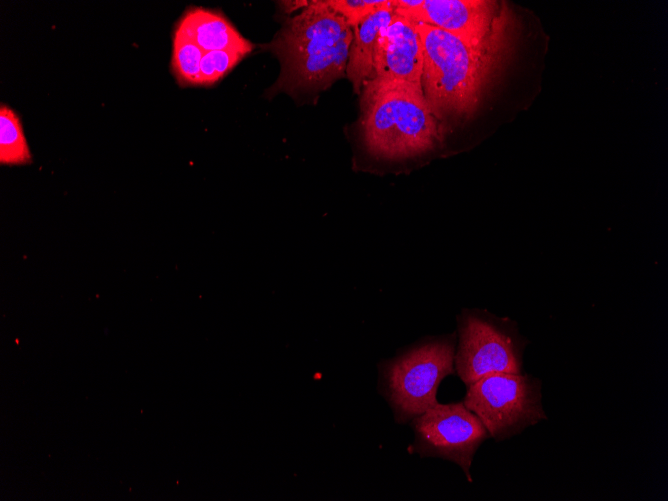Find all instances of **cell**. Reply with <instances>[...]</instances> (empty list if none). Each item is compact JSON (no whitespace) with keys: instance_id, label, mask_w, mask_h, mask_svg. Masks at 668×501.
<instances>
[{"instance_id":"obj_1","label":"cell","mask_w":668,"mask_h":501,"mask_svg":"<svg viewBox=\"0 0 668 501\" xmlns=\"http://www.w3.org/2000/svg\"><path fill=\"white\" fill-rule=\"evenodd\" d=\"M414 23L422 44V89L432 112L438 119L445 115L470 117L509 53L511 14L480 42Z\"/></svg>"},{"instance_id":"obj_2","label":"cell","mask_w":668,"mask_h":501,"mask_svg":"<svg viewBox=\"0 0 668 501\" xmlns=\"http://www.w3.org/2000/svg\"><path fill=\"white\" fill-rule=\"evenodd\" d=\"M353 30L326 0L309 1L289 18L272 42L285 92L321 91L346 75Z\"/></svg>"},{"instance_id":"obj_3","label":"cell","mask_w":668,"mask_h":501,"mask_svg":"<svg viewBox=\"0 0 668 501\" xmlns=\"http://www.w3.org/2000/svg\"><path fill=\"white\" fill-rule=\"evenodd\" d=\"M361 91L364 141L374 156L411 157L432 149L441 141V124L422 88L372 78L363 84Z\"/></svg>"},{"instance_id":"obj_4","label":"cell","mask_w":668,"mask_h":501,"mask_svg":"<svg viewBox=\"0 0 668 501\" xmlns=\"http://www.w3.org/2000/svg\"><path fill=\"white\" fill-rule=\"evenodd\" d=\"M454 334L430 338L379 365L378 391L395 423L408 424L434 406L441 381L455 374Z\"/></svg>"},{"instance_id":"obj_5","label":"cell","mask_w":668,"mask_h":501,"mask_svg":"<svg viewBox=\"0 0 668 501\" xmlns=\"http://www.w3.org/2000/svg\"><path fill=\"white\" fill-rule=\"evenodd\" d=\"M463 403L496 442L519 435L547 419L542 404V381L524 373L485 376L467 386Z\"/></svg>"},{"instance_id":"obj_6","label":"cell","mask_w":668,"mask_h":501,"mask_svg":"<svg viewBox=\"0 0 668 501\" xmlns=\"http://www.w3.org/2000/svg\"><path fill=\"white\" fill-rule=\"evenodd\" d=\"M525 345L513 322L464 310L458 317L455 373L466 387L491 374H521Z\"/></svg>"},{"instance_id":"obj_7","label":"cell","mask_w":668,"mask_h":501,"mask_svg":"<svg viewBox=\"0 0 668 501\" xmlns=\"http://www.w3.org/2000/svg\"><path fill=\"white\" fill-rule=\"evenodd\" d=\"M408 424L414 435L407 448L409 454L455 463L467 481L473 482L471 466L474 456L490 435L463 401L446 404L438 402Z\"/></svg>"},{"instance_id":"obj_8","label":"cell","mask_w":668,"mask_h":501,"mask_svg":"<svg viewBox=\"0 0 668 501\" xmlns=\"http://www.w3.org/2000/svg\"><path fill=\"white\" fill-rule=\"evenodd\" d=\"M395 13L468 42L484 40L511 13L492 0H393Z\"/></svg>"},{"instance_id":"obj_9","label":"cell","mask_w":668,"mask_h":501,"mask_svg":"<svg viewBox=\"0 0 668 501\" xmlns=\"http://www.w3.org/2000/svg\"><path fill=\"white\" fill-rule=\"evenodd\" d=\"M422 74V44L415 23L394 11L391 21L378 34L371 79L405 82L422 88Z\"/></svg>"},{"instance_id":"obj_10","label":"cell","mask_w":668,"mask_h":501,"mask_svg":"<svg viewBox=\"0 0 668 501\" xmlns=\"http://www.w3.org/2000/svg\"><path fill=\"white\" fill-rule=\"evenodd\" d=\"M192 39L204 52L214 50H238L250 53L253 45L220 12L191 8L176 27Z\"/></svg>"},{"instance_id":"obj_11","label":"cell","mask_w":668,"mask_h":501,"mask_svg":"<svg viewBox=\"0 0 668 501\" xmlns=\"http://www.w3.org/2000/svg\"><path fill=\"white\" fill-rule=\"evenodd\" d=\"M393 14V0H388L386 5L352 28L353 40L346 75L357 94L361 93L363 84L372 77L376 40L379 32L391 21Z\"/></svg>"},{"instance_id":"obj_12","label":"cell","mask_w":668,"mask_h":501,"mask_svg":"<svg viewBox=\"0 0 668 501\" xmlns=\"http://www.w3.org/2000/svg\"><path fill=\"white\" fill-rule=\"evenodd\" d=\"M32 162L23 126L17 113L9 106L0 107V163L24 165Z\"/></svg>"},{"instance_id":"obj_13","label":"cell","mask_w":668,"mask_h":501,"mask_svg":"<svg viewBox=\"0 0 668 501\" xmlns=\"http://www.w3.org/2000/svg\"><path fill=\"white\" fill-rule=\"evenodd\" d=\"M204 51L178 29L173 35L171 67L181 85H199Z\"/></svg>"},{"instance_id":"obj_14","label":"cell","mask_w":668,"mask_h":501,"mask_svg":"<svg viewBox=\"0 0 668 501\" xmlns=\"http://www.w3.org/2000/svg\"><path fill=\"white\" fill-rule=\"evenodd\" d=\"M247 54L226 49L204 52L200 64L199 85H212L231 71Z\"/></svg>"},{"instance_id":"obj_15","label":"cell","mask_w":668,"mask_h":501,"mask_svg":"<svg viewBox=\"0 0 668 501\" xmlns=\"http://www.w3.org/2000/svg\"><path fill=\"white\" fill-rule=\"evenodd\" d=\"M388 0H326L327 5L342 16L351 28L355 27Z\"/></svg>"},{"instance_id":"obj_16","label":"cell","mask_w":668,"mask_h":501,"mask_svg":"<svg viewBox=\"0 0 668 501\" xmlns=\"http://www.w3.org/2000/svg\"><path fill=\"white\" fill-rule=\"evenodd\" d=\"M284 12L290 13L305 8L309 1H280L278 2Z\"/></svg>"}]
</instances>
